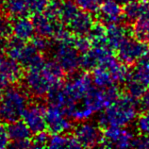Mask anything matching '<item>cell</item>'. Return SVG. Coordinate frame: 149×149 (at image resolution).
<instances>
[{
    "label": "cell",
    "instance_id": "2",
    "mask_svg": "<svg viewBox=\"0 0 149 149\" xmlns=\"http://www.w3.org/2000/svg\"><path fill=\"white\" fill-rule=\"evenodd\" d=\"M29 105V97L22 89L11 87L6 90L0 100V119L10 123L22 118Z\"/></svg>",
    "mask_w": 149,
    "mask_h": 149
},
{
    "label": "cell",
    "instance_id": "42",
    "mask_svg": "<svg viewBox=\"0 0 149 149\" xmlns=\"http://www.w3.org/2000/svg\"><path fill=\"white\" fill-rule=\"evenodd\" d=\"M117 2H119L121 5H125V4H127L130 1H133V0H116Z\"/></svg>",
    "mask_w": 149,
    "mask_h": 149
},
{
    "label": "cell",
    "instance_id": "38",
    "mask_svg": "<svg viewBox=\"0 0 149 149\" xmlns=\"http://www.w3.org/2000/svg\"><path fill=\"white\" fill-rule=\"evenodd\" d=\"M131 147L134 148H149V136L140 134L139 136L134 137L131 143Z\"/></svg>",
    "mask_w": 149,
    "mask_h": 149
},
{
    "label": "cell",
    "instance_id": "27",
    "mask_svg": "<svg viewBox=\"0 0 149 149\" xmlns=\"http://www.w3.org/2000/svg\"><path fill=\"white\" fill-rule=\"evenodd\" d=\"M88 37L92 41L93 45L106 42L107 41V26L103 23H95L92 26L91 30L88 33Z\"/></svg>",
    "mask_w": 149,
    "mask_h": 149
},
{
    "label": "cell",
    "instance_id": "45",
    "mask_svg": "<svg viewBox=\"0 0 149 149\" xmlns=\"http://www.w3.org/2000/svg\"><path fill=\"white\" fill-rule=\"evenodd\" d=\"M61 1H64V0H61Z\"/></svg>",
    "mask_w": 149,
    "mask_h": 149
},
{
    "label": "cell",
    "instance_id": "35",
    "mask_svg": "<svg viewBox=\"0 0 149 149\" xmlns=\"http://www.w3.org/2000/svg\"><path fill=\"white\" fill-rule=\"evenodd\" d=\"M49 135L45 130L41 131L39 133H36L32 139V147L35 148H42L47 147L48 141H49Z\"/></svg>",
    "mask_w": 149,
    "mask_h": 149
},
{
    "label": "cell",
    "instance_id": "18",
    "mask_svg": "<svg viewBox=\"0 0 149 149\" xmlns=\"http://www.w3.org/2000/svg\"><path fill=\"white\" fill-rule=\"evenodd\" d=\"M13 37L21 41L31 40L35 34L33 21L27 18V16L16 18L13 24Z\"/></svg>",
    "mask_w": 149,
    "mask_h": 149
},
{
    "label": "cell",
    "instance_id": "17",
    "mask_svg": "<svg viewBox=\"0 0 149 149\" xmlns=\"http://www.w3.org/2000/svg\"><path fill=\"white\" fill-rule=\"evenodd\" d=\"M124 18L128 22H135L139 18L149 15V1L133 0L125 4L123 8Z\"/></svg>",
    "mask_w": 149,
    "mask_h": 149
},
{
    "label": "cell",
    "instance_id": "8",
    "mask_svg": "<svg viewBox=\"0 0 149 149\" xmlns=\"http://www.w3.org/2000/svg\"><path fill=\"white\" fill-rule=\"evenodd\" d=\"M74 136L81 147L100 146L103 140V133L101 132L99 125L87 121L80 122L74 127Z\"/></svg>",
    "mask_w": 149,
    "mask_h": 149
},
{
    "label": "cell",
    "instance_id": "33",
    "mask_svg": "<svg viewBox=\"0 0 149 149\" xmlns=\"http://www.w3.org/2000/svg\"><path fill=\"white\" fill-rule=\"evenodd\" d=\"M61 1V0H50L48 5L46 6L45 11L42 13L51 19H58L60 15Z\"/></svg>",
    "mask_w": 149,
    "mask_h": 149
},
{
    "label": "cell",
    "instance_id": "37",
    "mask_svg": "<svg viewBox=\"0 0 149 149\" xmlns=\"http://www.w3.org/2000/svg\"><path fill=\"white\" fill-rule=\"evenodd\" d=\"M50 0H30V14L42 13Z\"/></svg>",
    "mask_w": 149,
    "mask_h": 149
},
{
    "label": "cell",
    "instance_id": "12",
    "mask_svg": "<svg viewBox=\"0 0 149 149\" xmlns=\"http://www.w3.org/2000/svg\"><path fill=\"white\" fill-rule=\"evenodd\" d=\"M23 76L21 64L10 57L0 55V89L17 82Z\"/></svg>",
    "mask_w": 149,
    "mask_h": 149
},
{
    "label": "cell",
    "instance_id": "23",
    "mask_svg": "<svg viewBox=\"0 0 149 149\" xmlns=\"http://www.w3.org/2000/svg\"><path fill=\"white\" fill-rule=\"evenodd\" d=\"M92 80L93 83L95 85V87L100 89L111 87L112 85H117L111 74L102 66H97L93 70Z\"/></svg>",
    "mask_w": 149,
    "mask_h": 149
},
{
    "label": "cell",
    "instance_id": "24",
    "mask_svg": "<svg viewBox=\"0 0 149 149\" xmlns=\"http://www.w3.org/2000/svg\"><path fill=\"white\" fill-rule=\"evenodd\" d=\"M132 35L138 40L149 44V15L139 18L134 22Z\"/></svg>",
    "mask_w": 149,
    "mask_h": 149
},
{
    "label": "cell",
    "instance_id": "19",
    "mask_svg": "<svg viewBox=\"0 0 149 149\" xmlns=\"http://www.w3.org/2000/svg\"><path fill=\"white\" fill-rule=\"evenodd\" d=\"M132 34V30L121 24L107 26V41L112 50H116L118 45L125 38Z\"/></svg>",
    "mask_w": 149,
    "mask_h": 149
},
{
    "label": "cell",
    "instance_id": "3",
    "mask_svg": "<svg viewBox=\"0 0 149 149\" xmlns=\"http://www.w3.org/2000/svg\"><path fill=\"white\" fill-rule=\"evenodd\" d=\"M121 95V91L117 85L100 89L92 87L82 98V105L89 109L93 113L100 112L107 109Z\"/></svg>",
    "mask_w": 149,
    "mask_h": 149
},
{
    "label": "cell",
    "instance_id": "4",
    "mask_svg": "<svg viewBox=\"0 0 149 149\" xmlns=\"http://www.w3.org/2000/svg\"><path fill=\"white\" fill-rule=\"evenodd\" d=\"M25 88L32 96L44 97L47 95L51 90L62 85L61 81L52 79L42 69L29 70L25 76Z\"/></svg>",
    "mask_w": 149,
    "mask_h": 149
},
{
    "label": "cell",
    "instance_id": "16",
    "mask_svg": "<svg viewBox=\"0 0 149 149\" xmlns=\"http://www.w3.org/2000/svg\"><path fill=\"white\" fill-rule=\"evenodd\" d=\"M45 62V61L42 52L38 51L31 44L25 45L21 58L19 61V63L23 67L29 70H40L44 66Z\"/></svg>",
    "mask_w": 149,
    "mask_h": 149
},
{
    "label": "cell",
    "instance_id": "14",
    "mask_svg": "<svg viewBox=\"0 0 149 149\" xmlns=\"http://www.w3.org/2000/svg\"><path fill=\"white\" fill-rule=\"evenodd\" d=\"M32 21L35 33L46 38H53L55 34L64 26L63 23H61L58 19H51L44 13L34 14Z\"/></svg>",
    "mask_w": 149,
    "mask_h": 149
},
{
    "label": "cell",
    "instance_id": "10",
    "mask_svg": "<svg viewBox=\"0 0 149 149\" xmlns=\"http://www.w3.org/2000/svg\"><path fill=\"white\" fill-rule=\"evenodd\" d=\"M45 111L46 107L41 102H35L27 105L25 109L22 119L33 134L46 129Z\"/></svg>",
    "mask_w": 149,
    "mask_h": 149
},
{
    "label": "cell",
    "instance_id": "40",
    "mask_svg": "<svg viewBox=\"0 0 149 149\" xmlns=\"http://www.w3.org/2000/svg\"><path fill=\"white\" fill-rule=\"evenodd\" d=\"M10 146L13 147V148H18V149L29 148V147H32V141H31L30 139L13 141V143L10 144Z\"/></svg>",
    "mask_w": 149,
    "mask_h": 149
},
{
    "label": "cell",
    "instance_id": "11",
    "mask_svg": "<svg viewBox=\"0 0 149 149\" xmlns=\"http://www.w3.org/2000/svg\"><path fill=\"white\" fill-rule=\"evenodd\" d=\"M46 128L49 132L53 133H66L73 128L71 119L65 115L63 111L57 106L49 105L45 111Z\"/></svg>",
    "mask_w": 149,
    "mask_h": 149
},
{
    "label": "cell",
    "instance_id": "41",
    "mask_svg": "<svg viewBox=\"0 0 149 149\" xmlns=\"http://www.w3.org/2000/svg\"><path fill=\"white\" fill-rule=\"evenodd\" d=\"M140 108L143 111H149V87L140 98Z\"/></svg>",
    "mask_w": 149,
    "mask_h": 149
},
{
    "label": "cell",
    "instance_id": "28",
    "mask_svg": "<svg viewBox=\"0 0 149 149\" xmlns=\"http://www.w3.org/2000/svg\"><path fill=\"white\" fill-rule=\"evenodd\" d=\"M146 89L147 87L144 85L141 84L140 82L134 79H131V78H127L125 81V90H127V95L135 99H140L143 93L146 91Z\"/></svg>",
    "mask_w": 149,
    "mask_h": 149
},
{
    "label": "cell",
    "instance_id": "32",
    "mask_svg": "<svg viewBox=\"0 0 149 149\" xmlns=\"http://www.w3.org/2000/svg\"><path fill=\"white\" fill-rule=\"evenodd\" d=\"M72 45L74 48H76L79 53H85L87 52L89 49H91L92 47V41L90 40L89 37L86 36H77L74 35Z\"/></svg>",
    "mask_w": 149,
    "mask_h": 149
},
{
    "label": "cell",
    "instance_id": "29",
    "mask_svg": "<svg viewBox=\"0 0 149 149\" xmlns=\"http://www.w3.org/2000/svg\"><path fill=\"white\" fill-rule=\"evenodd\" d=\"M80 67L82 69H84L85 71H93L95 67L98 66V60H97L96 56L95 55V53L93 52L92 47L91 49H89L87 52L82 53V55L80 56Z\"/></svg>",
    "mask_w": 149,
    "mask_h": 149
},
{
    "label": "cell",
    "instance_id": "36",
    "mask_svg": "<svg viewBox=\"0 0 149 149\" xmlns=\"http://www.w3.org/2000/svg\"><path fill=\"white\" fill-rule=\"evenodd\" d=\"M13 34V24L4 16H0V38L5 39Z\"/></svg>",
    "mask_w": 149,
    "mask_h": 149
},
{
    "label": "cell",
    "instance_id": "43",
    "mask_svg": "<svg viewBox=\"0 0 149 149\" xmlns=\"http://www.w3.org/2000/svg\"><path fill=\"white\" fill-rule=\"evenodd\" d=\"M2 95H3V92H2V89H0V100L2 98Z\"/></svg>",
    "mask_w": 149,
    "mask_h": 149
},
{
    "label": "cell",
    "instance_id": "5",
    "mask_svg": "<svg viewBox=\"0 0 149 149\" xmlns=\"http://www.w3.org/2000/svg\"><path fill=\"white\" fill-rule=\"evenodd\" d=\"M93 87L92 77L87 73L74 74L66 83L62 86V90L67 99V107L64 109L63 112L72 108L77 102L82 100L90 89Z\"/></svg>",
    "mask_w": 149,
    "mask_h": 149
},
{
    "label": "cell",
    "instance_id": "20",
    "mask_svg": "<svg viewBox=\"0 0 149 149\" xmlns=\"http://www.w3.org/2000/svg\"><path fill=\"white\" fill-rule=\"evenodd\" d=\"M3 3L4 10L13 18L30 14V0H5Z\"/></svg>",
    "mask_w": 149,
    "mask_h": 149
},
{
    "label": "cell",
    "instance_id": "22",
    "mask_svg": "<svg viewBox=\"0 0 149 149\" xmlns=\"http://www.w3.org/2000/svg\"><path fill=\"white\" fill-rule=\"evenodd\" d=\"M47 147L49 148H80L81 146L74 136H66L63 133H53L49 137Z\"/></svg>",
    "mask_w": 149,
    "mask_h": 149
},
{
    "label": "cell",
    "instance_id": "34",
    "mask_svg": "<svg viewBox=\"0 0 149 149\" xmlns=\"http://www.w3.org/2000/svg\"><path fill=\"white\" fill-rule=\"evenodd\" d=\"M31 45H32L35 48L40 52H45L50 49L51 47V42L48 40V38L44 37V36H40V35H37V36H34L31 39Z\"/></svg>",
    "mask_w": 149,
    "mask_h": 149
},
{
    "label": "cell",
    "instance_id": "13",
    "mask_svg": "<svg viewBox=\"0 0 149 149\" xmlns=\"http://www.w3.org/2000/svg\"><path fill=\"white\" fill-rule=\"evenodd\" d=\"M98 21L106 26L121 24L124 20V10L116 0H104L97 11Z\"/></svg>",
    "mask_w": 149,
    "mask_h": 149
},
{
    "label": "cell",
    "instance_id": "6",
    "mask_svg": "<svg viewBox=\"0 0 149 149\" xmlns=\"http://www.w3.org/2000/svg\"><path fill=\"white\" fill-rule=\"evenodd\" d=\"M148 45L135 37L128 36L116 48L117 58L127 66L136 63L147 52Z\"/></svg>",
    "mask_w": 149,
    "mask_h": 149
},
{
    "label": "cell",
    "instance_id": "44",
    "mask_svg": "<svg viewBox=\"0 0 149 149\" xmlns=\"http://www.w3.org/2000/svg\"><path fill=\"white\" fill-rule=\"evenodd\" d=\"M0 1H2V2H4V1H5V0H0Z\"/></svg>",
    "mask_w": 149,
    "mask_h": 149
},
{
    "label": "cell",
    "instance_id": "25",
    "mask_svg": "<svg viewBox=\"0 0 149 149\" xmlns=\"http://www.w3.org/2000/svg\"><path fill=\"white\" fill-rule=\"evenodd\" d=\"M78 11L79 10H78L76 3L70 1V0H64L63 2H61L58 20L63 23L64 25H68Z\"/></svg>",
    "mask_w": 149,
    "mask_h": 149
},
{
    "label": "cell",
    "instance_id": "1",
    "mask_svg": "<svg viewBox=\"0 0 149 149\" xmlns=\"http://www.w3.org/2000/svg\"><path fill=\"white\" fill-rule=\"evenodd\" d=\"M138 117V104L137 99L129 95H121L111 103L105 111L100 112L97 117V123L100 127L109 125L127 127Z\"/></svg>",
    "mask_w": 149,
    "mask_h": 149
},
{
    "label": "cell",
    "instance_id": "9",
    "mask_svg": "<svg viewBox=\"0 0 149 149\" xmlns=\"http://www.w3.org/2000/svg\"><path fill=\"white\" fill-rule=\"evenodd\" d=\"M134 137L133 132L125 128V127L109 125L104 129L103 140L100 146L118 148L131 147V143Z\"/></svg>",
    "mask_w": 149,
    "mask_h": 149
},
{
    "label": "cell",
    "instance_id": "7",
    "mask_svg": "<svg viewBox=\"0 0 149 149\" xmlns=\"http://www.w3.org/2000/svg\"><path fill=\"white\" fill-rule=\"evenodd\" d=\"M54 58L68 74H74L80 67L79 52L71 44L58 42L54 51Z\"/></svg>",
    "mask_w": 149,
    "mask_h": 149
},
{
    "label": "cell",
    "instance_id": "21",
    "mask_svg": "<svg viewBox=\"0 0 149 149\" xmlns=\"http://www.w3.org/2000/svg\"><path fill=\"white\" fill-rule=\"evenodd\" d=\"M7 133L9 135L10 141H19V140H25L30 139L32 132L30 131L29 127L26 125L24 121H13V122L9 123V125L6 127Z\"/></svg>",
    "mask_w": 149,
    "mask_h": 149
},
{
    "label": "cell",
    "instance_id": "39",
    "mask_svg": "<svg viewBox=\"0 0 149 149\" xmlns=\"http://www.w3.org/2000/svg\"><path fill=\"white\" fill-rule=\"evenodd\" d=\"M10 144V139L7 133L6 127L0 125V149L9 147Z\"/></svg>",
    "mask_w": 149,
    "mask_h": 149
},
{
    "label": "cell",
    "instance_id": "30",
    "mask_svg": "<svg viewBox=\"0 0 149 149\" xmlns=\"http://www.w3.org/2000/svg\"><path fill=\"white\" fill-rule=\"evenodd\" d=\"M104 0H74L77 8L90 13H96Z\"/></svg>",
    "mask_w": 149,
    "mask_h": 149
},
{
    "label": "cell",
    "instance_id": "31",
    "mask_svg": "<svg viewBox=\"0 0 149 149\" xmlns=\"http://www.w3.org/2000/svg\"><path fill=\"white\" fill-rule=\"evenodd\" d=\"M136 129L140 134L149 136V111H143L136 119Z\"/></svg>",
    "mask_w": 149,
    "mask_h": 149
},
{
    "label": "cell",
    "instance_id": "26",
    "mask_svg": "<svg viewBox=\"0 0 149 149\" xmlns=\"http://www.w3.org/2000/svg\"><path fill=\"white\" fill-rule=\"evenodd\" d=\"M25 45L26 44L24 41H21L19 39L13 37L7 42V45L5 46L6 55L10 58L19 62L22 56L23 50H24L25 47Z\"/></svg>",
    "mask_w": 149,
    "mask_h": 149
},
{
    "label": "cell",
    "instance_id": "15",
    "mask_svg": "<svg viewBox=\"0 0 149 149\" xmlns=\"http://www.w3.org/2000/svg\"><path fill=\"white\" fill-rule=\"evenodd\" d=\"M93 24H95V21H93L92 13L81 10L78 11L67 26L69 27V30L74 35L86 36L90 32Z\"/></svg>",
    "mask_w": 149,
    "mask_h": 149
}]
</instances>
